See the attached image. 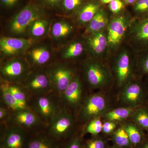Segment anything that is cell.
<instances>
[{"mask_svg": "<svg viewBox=\"0 0 148 148\" xmlns=\"http://www.w3.org/2000/svg\"><path fill=\"white\" fill-rule=\"evenodd\" d=\"M42 14L43 11L40 7L29 4L12 18L10 24V31L13 35L23 34L34 21L41 18Z\"/></svg>", "mask_w": 148, "mask_h": 148, "instance_id": "6da1fadb", "label": "cell"}, {"mask_svg": "<svg viewBox=\"0 0 148 148\" xmlns=\"http://www.w3.org/2000/svg\"><path fill=\"white\" fill-rule=\"evenodd\" d=\"M109 102L106 96L101 93L90 95L85 100L81 109V119L84 121L104 115L108 111Z\"/></svg>", "mask_w": 148, "mask_h": 148, "instance_id": "7a4b0ae2", "label": "cell"}, {"mask_svg": "<svg viewBox=\"0 0 148 148\" xmlns=\"http://www.w3.org/2000/svg\"><path fill=\"white\" fill-rule=\"evenodd\" d=\"M119 99L127 107L133 108L145 106L148 101L145 86L137 81H130L123 86Z\"/></svg>", "mask_w": 148, "mask_h": 148, "instance_id": "3957f363", "label": "cell"}, {"mask_svg": "<svg viewBox=\"0 0 148 148\" xmlns=\"http://www.w3.org/2000/svg\"><path fill=\"white\" fill-rule=\"evenodd\" d=\"M84 72L86 79L93 88L104 87L111 82L110 73L101 63L93 61L86 62Z\"/></svg>", "mask_w": 148, "mask_h": 148, "instance_id": "277c9868", "label": "cell"}, {"mask_svg": "<svg viewBox=\"0 0 148 148\" xmlns=\"http://www.w3.org/2000/svg\"><path fill=\"white\" fill-rule=\"evenodd\" d=\"M113 70L119 87L123 88L131 81L132 76V61L127 51H122L118 55L114 62Z\"/></svg>", "mask_w": 148, "mask_h": 148, "instance_id": "5b68a950", "label": "cell"}, {"mask_svg": "<svg viewBox=\"0 0 148 148\" xmlns=\"http://www.w3.org/2000/svg\"><path fill=\"white\" fill-rule=\"evenodd\" d=\"M74 122L71 114L66 110L60 111L51 121L49 133L53 138L57 139L65 138L73 129Z\"/></svg>", "mask_w": 148, "mask_h": 148, "instance_id": "8992f818", "label": "cell"}, {"mask_svg": "<svg viewBox=\"0 0 148 148\" xmlns=\"http://www.w3.org/2000/svg\"><path fill=\"white\" fill-rule=\"evenodd\" d=\"M127 18L123 16L114 18L110 22L108 29V45L111 47H116L121 42L128 26Z\"/></svg>", "mask_w": 148, "mask_h": 148, "instance_id": "52a82bcc", "label": "cell"}, {"mask_svg": "<svg viewBox=\"0 0 148 148\" xmlns=\"http://www.w3.org/2000/svg\"><path fill=\"white\" fill-rule=\"evenodd\" d=\"M49 77L56 90L62 93L73 79L74 73L68 67L58 66L51 70Z\"/></svg>", "mask_w": 148, "mask_h": 148, "instance_id": "ba28073f", "label": "cell"}, {"mask_svg": "<svg viewBox=\"0 0 148 148\" xmlns=\"http://www.w3.org/2000/svg\"><path fill=\"white\" fill-rule=\"evenodd\" d=\"M32 40L13 37H3L0 40V50L3 55L10 56L18 54L32 45Z\"/></svg>", "mask_w": 148, "mask_h": 148, "instance_id": "9c48e42d", "label": "cell"}, {"mask_svg": "<svg viewBox=\"0 0 148 148\" xmlns=\"http://www.w3.org/2000/svg\"><path fill=\"white\" fill-rule=\"evenodd\" d=\"M28 66L25 62L19 59L12 60L2 66V76L8 81H14L21 78L27 73Z\"/></svg>", "mask_w": 148, "mask_h": 148, "instance_id": "30bf717a", "label": "cell"}, {"mask_svg": "<svg viewBox=\"0 0 148 148\" xmlns=\"http://www.w3.org/2000/svg\"><path fill=\"white\" fill-rule=\"evenodd\" d=\"M131 33L136 47L140 52L148 49V16L136 21Z\"/></svg>", "mask_w": 148, "mask_h": 148, "instance_id": "8fae6325", "label": "cell"}, {"mask_svg": "<svg viewBox=\"0 0 148 148\" xmlns=\"http://www.w3.org/2000/svg\"><path fill=\"white\" fill-rule=\"evenodd\" d=\"M82 86L79 77H74L71 82L62 93L64 100L71 107H76L79 104L82 97Z\"/></svg>", "mask_w": 148, "mask_h": 148, "instance_id": "7c38bea8", "label": "cell"}, {"mask_svg": "<svg viewBox=\"0 0 148 148\" xmlns=\"http://www.w3.org/2000/svg\"><path fill=\"white\" fill-rule=\"evenodd\" d=\"M25 133L18 127L9 128L6 132L1 145V148H23Z\"/></svg>", "mask_w": 148, "mask_h": 148, "instance_id": "4fadbf2b", "label": "cell"}, {"mask_svg": "<svg viewBox=\"0 0 148 148\" xmlns=\"http://www.w3.org/2000/svg\"><path fill=\"white\" fill-rule=\"evenodd\" d=\"M35 110L38 114L45 121H51L57 113L51 99L45 96L37 98L35 103Z\"/></svg>", "mask_w": 148, "mask_h": 148, "instance_id": "5bb4252c", "label": "cell"}, {"mask_svg": "<svg viewBox=\"0 0 148 148\" xmlns=\"http://www.w3.org/2000/svg\"><path fill=\"white\" fill-rule=\"evenodd\" d=\"M51 83L49 76L45 73L40 72L33 75L29 79L26 86L31 92L42 93L48 90Z\"/></svg>", "mask_w": 148, "mask_h": 148, "instance_id": "9a60e30c", "label": "cell"}, {"mask_svg": "<svg viewBox=\"0 0 148 148\" xmlns=\"http://www.w3.org/2000/svg\"><path fill=\"white\" fill-rule=\"evenodd\" d=\"M87 43L91 52L95 55L103 53L108 45L107 36L102 31L90 34Z\"/></svg>", "mask_w": 148, "mask_h": 148, "instance_id": "2e32d148", "label": "cell"}, {"mask_svg": "<svg viewBox=\"0 0 148 148\" xmlns=\"http://www.w3.org/2000/svg\"><path fill=\"white\" fill-rule=\"evenodd\" d=\"M12 119L16 124L26 127H34L39 122L36 115L29 109L15 111Z\"/></svg>", "mask_w": 148, "mask_h": 148, "instance_id": "e0dca14e", "label": "cell"}, {"mask_svg": "<svg viewBox=\"0 0 148 148\" xmlns=\"http://www.w3.org/2000/svg\"><path fill=\"white\" fill-rule=\"evenodd\" d=\"M122 126L127 132L132 145L140 147L146 140L143 130L135 123H127Z\"/></svg>", "mask_w": 148, "mask_h": 148, "instance_id": "ac0fdd59", "label": "cell"}, {"mask_svg": "<svg viewBox=\"0 0 148 148\" xmlns=\"http://www.w3.org/2000/svg\"><path fill=\"white\" fill-rule=\"evenodd\" d=\"M135 110L133 108L127 107L118 108L108 111L103 116L107 121L114 122L122 121L132 116Z\"/></svg>", "mask_w": 148, "mask_h": 148, "instance_id": "d6986e66", "label": "cell"}, {"mask_svg": "<svg viewBox=\"0 0 148 148\" xmlns=\"http://www.w3.org/2000/svg\"><path fill=\"white\" fill-rule=\"evenodd\" d=\"M107 23L108 19L105 12L99 11L89 22L86 32L90 34L101 32L107 26Z\"/></svg>", "mask_w": 148, "mask_h": 148, "instance_id": "ffe728a7", "label": "cell"}, {"mask_svg": "<svg viewBox=\"0 0 148 148\" xmlns=\"http://www.w3.org/2000/svg\"><path fill=\"white\" fill-rule=\"evenodd\" d=\"M29 54L33 63L37 65L46 64L50 60L51 56L50 51L45 47L34 48L30 51Z\"/></svg>", "mask_w": 148, "mask_h": 148, "instance_id": "44dd1931", "label": "cell"}, {"mask_svg": "<svg viewBox=\"0 0 148 148\" xmlns=\"http://www.w3.org/2000/svg\"><path fill=\"white\" fill-rule=\"evenodd\" d=\"M2 98L4 103L13 110L16 111L19 110L28 109L19 103L14 96L10 91L6 85H2L1 88Z\"/></svg>", "mask_w": 148, "mask_h": 148, "instance_id": "7402d4cb", "label": "cell"}, {"mask_svg": "<svg viewBox=\"0 0 148 148\" xmlns=\"http://www.w3.org/2000/svg\"><path fill=\"white\" fill-rule=\"evenodd\" d=\"M132 118L134 123L143 130L148 132V107L144 106L135 109Z\"/></svg>", "mask_w": 148, "mask_h": 148, "instance_id": "603a6c76", "label": "cell"}, {"mask_svg": "<svg viewBox=\"0 0 148 148\" xmlns=\"http://www.w3.org/2000/svg\"><path fill=\"white\" fill-rule=\"evenodd\" d=\"M73 31V27L69 23L63 21H57L52 25L51 34L54 38L61 39L69 36Z\"/></svg>", "mask_w": 148, "mask_h": 148, "instance_id": "cb8c5ba5", "label": "cell"}, {"mask_svg": "<svg viewBox=\"0 0 148 148\" xmlns=\"http://www.w3.org/2000/svg\"><path fill=\"white\" fill-rule=\"evenodd\" d=\"M99 5L95 3H89L85 5L79 14V22L82 24L89 23L99 12Z\"/></svg>", "mask_w": 148, "mask_h": 148, "instance_id": "d4e9b609", "label": "cell"}, {"mask_svg": "<svg viewBox=\"0 0 148 148\" xmlns=\"http://www.w3.org/2000/svg\"><path fill=\"white\" fill-rule=\"evenodd\" d=\"M113 140L116 146L121 148L129 147L132 145L123 126L116 129L113 132Z\"/></svg>", "mask_w": 148, "mask_h": 148, "instance_id": "484cf974", "label": "cell"}, {"mask_svg": "<svg viewBox=\"0 0 148 148\" xmlns=\"http://www.w3.org/2000/svg\"><path fill=\"white\" fill-rule=\"evenodd\" d=\"M48 21L40 18L34 21L29 27V32L31 36L38 38L43 36L47 30Z\"/></svg>", "mask_w": 148, "mask_h": 148, "instance_id": "4316f807", "label": "cell"}, {"mask_svg": "<svg viewBox=\"0 0 148 148\" xmlns=\"http://www.w3.org/2000/svg\"><path fill=\"white\" fill-rule=\"evenodd\" d=\"M84 49L82 43L80 42L72 43L64 51L63 57L66 59L75 58L82 54Z\"/></svg>", "mask_w": 148, "mask_h": 148, "instance_id": "83f0119b", "label": "cell"}, {"mask_svg": "<svg viewBox=\"0 0 148 148\" xmlns=\"http://www.w3.org/2000/svg\"><path fill=\"white\" fill-rule=\"evenodd\" d=\"M27 148H58L50 139L45 137L35 138L29 143Z\"/></svg>", "mask_w": 148, "mask_h": 148, "instance_id": "f1b7e54d", "label": "cell"}, {"mask_svg": "<svg viewBox=\"0 0 148 148\" xmlns=\"http://www.w3.org/2000/svg\"><path fill=\"white\" fill-rule=\"evenodd\" d=\"M103 123L100 117L91 120L85 128L84 132L92 135H97L103 130Z\"/></svg>", "mask_w": 148, "mask_h": 148, "instance_id": "f546056e", "label": "cell"}, {"mask_svg": "<svg viewBox=\"0 0 148 148\" xmlns=\"http://www.w3.org/2000/svg\"><path fill=\"white\" fill-rule=\"evenodd\" d=\"M138 66L141 75L148 76V49L140 51Z\"/></svg>", "mask_w": 148, "mask_h": 148, "instance_id": "4dcf8cb0", "label": "cell"}, {"mask_svg": "<svg viewBox=\"0 0 148 148\" xmlns=\"http://www.w3.org/2000/svg\"><path fill=\"white\" fill-rule=\"evenodd\" d=\"M8 88L12 94L20 103L23 106L28 108L27 102V97L24 91L20 88L16 86L12 85H7Z\"/></svg>", "mask_w": 148, "mask_h": 148, "instance_id": "1f68e13d", "label": "cell"}, {"mask_svg": "<svg viewBox=\"0 0 148 148\" xmlns=\"http://www.w3.org/2000/svg\"><path fill=\"white\" fill-rule=\"evenodd\" d=\"M134 8L136 12L143 15V18L148 16V0H137Z\"/></svg>", "mask_w": 148, "mask_h": 148, "instance_id": "d6a6232c", "label": "cell"}, {"mask_svg": "<svg viewBox=\"0 0 148 148\" xmlns=\"http://www.w3.org/2000/svg\"><path fill=\"white\" fill-rule=\"evenodd\" d=\"M82 3V0H63L62 5L65 9L68 11L73 10Z\"/></svg>", "mask_w": 148, "mask_h": 148, "instance_id": "836d02e7", "label": "cell"}, {"mask_svg": "<svg viewBox=\"0 0 148 148\" xmlns=\"http://www.w3.org/2000/svg\"><path fill=\"white\" fill-rule=\"evenodd\" d=\"M106 143L100 138H94L87 142L86 148H105Z\"/></svg>", "mask_w": 148, "mask_h": 148, "instance_id": "e575fe53", "label": "cell"}, {"mask_svg": "<svg viewBox=\"0 0 148 148\" xmlns=\"http://www.w3.org/2000/svg\"><path fill=\"white\" fill-rule=\"evenodd\" d=\"M116 122L107 121L103 125L102 132L106 134H109L113 132L116 129Z\"/></svg>", "mask_w": 148, "mask_h": 148, "instance_id": "d590c367", "label": "cell"}, {"mask_svg": "<svg viewBox=\"0 0 148 148\" xmlns=\"http://www.w3.org/2000/svg\"><path fill=\"white\" fill-rule=\"evenodd\" d=\"M123 5L121 0H114L109 4V8L112 12L116 13L123 8Z\"/></svg>", "mask_w": 148, "mask_h": 148, "instance_id": "8d00e7d4", "label": "cell"}, {"mask_svg": "<svg viewBox=\"0 0 148 148\" xmlns=\"http://www.w3.org/2000/svg\"><path fill=\"white\" fill-rule=\"evenodd\" d=\"M38 1L45 6L50 8H55L60 6L63 0H38Z\"/></svg>", "mask_w": 148, "mask_h": 148, "instance_id": "74e56055", "label": "cell"}, {"mask_svg": "<svg viewBox=\"0 0 148 148\" xmlns=\"http://www.w3.org/2000/svg\"><path fill=\"white\" fill-rule=\"evenodd\" d=\"M65 148H82L81 141L79 138L76 137L70 141Z\"/></svg>", "mask_w": 148, "mask_h": 148, "instance_id": "f35d334b", "label": "cell"}, {"mask_svg": "<svg viewBox=\"0 0 148 148\" xmlns=\"http://www.w3.org/2000/svg\"><path fill=\"white\" fill-rule=\"evenodd\" d=\"M19 0H0L1 5L7 8H11L16 5Z\"/></svg>", "mask_w": 148, "mask_h": 148, "instance_id": "ab89813d", "label": "cell"}, {"mask_svg": "<svg viewBox=\"0 0 148 148\" xmlns=\"http://www.w3.org/2000/svg\"><path fill=\"white\" fill-rule=\"evenodd\" d=\"M7 110L5 108L1 107L0 108V119L2 120L6 116Z\"/></svg>", "mask_w": 148, "mask_h": 148, "instance_id": "60d3db41", "label": "cell"}, {"mask_svg": "<svg viewBox=\"0 0 148 148\" xmlns=\"http://www.w3.org/2000/svg\"><path fill=\"white\" fill-rule=\"evenodd\" d=\"M140 148H148V139H146L145 142L139 147Z\"/></svg>", "mask_w": 148, "mask_h": 148, "instance_id": "b9f144b4", "label": "cell"}, {"mask_svg": "<svg viewBox=\"0 0 148 148\" xmlns=\"http://www.w3.org/2000/svg\"><path fill=\"white\" fill-rule=\"evenodd\" d=\"M144 86H145V89L146 91L147 92V95L148 97V76L145 83L144 85Z\"/></svg>", "mask_w": 148, "mask_h": 148, "instance_id": "7bdbcfd3", "label": "cell"}, {"mask_svg": "<svg viewBox=\"0 0 148 148\" xmlns=\"http://www.w3.org/2000/svg\"><path fill=\"white\" fill-rule=\"evenodd\" d=\"M102 3L104 4H110V3L112 2V1L114 0H101Z\"/></svg>", "mask_w": 148, "mask_h": 148, "instance_id": "ee69618b", "label": "cell"}, {"mask_svg": "<svg viewBox=\"0 0 148 148\" xmlns=\"http://www.w3.org/2000/svg\"><path fill=\"white\" fill-rule=\"evenodd\" d=\"M137 0H126L125 1L126 2L128 3H132L134 2H136L137 1Z\"/></svg>", "mask_w": 148, "mask_h": 148, "instance_id": "f6af8a7d", "label": "cell"}, {"mask_svg": "<svg viewBox=\"0 0 148 148\" xmlns=\"http://www.w3.org/2000/svg\"><path fill=\"white\" fill-rule=\"evenodd\" d=\"M111 148H121L119 147H117V146H115V147H112Z\"/></svg>", "mask_w": 148, "mask_h": 148, "instance_id": "bcb514c9", "label": "cell"}, {"mask_svg": "<svg viewBox=\"0 0 148 148\" xmlns=\"http://www.w3.org/2000/svg\"><path fill=\"white\" fill-rule=\"evenodd\" d=\"M125 1H126V0H125Z\"/></svg>", "mask_w": 148, "mask_h": 148, "instance_id": "7dc6e473", "label": "cell"}]
</instances>
